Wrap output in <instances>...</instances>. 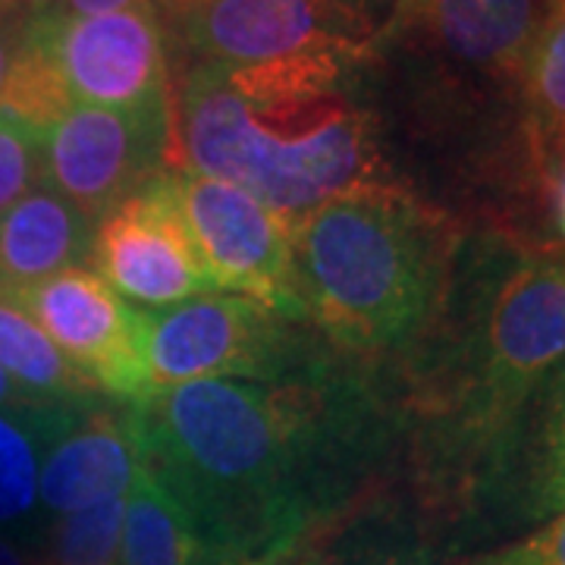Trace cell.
Returning a JSON list of instances; mask_svg holds the SVG:
<instances>
[{
	"label": "cell",
	"instance_id": "6da1fadb",
	"mask_svg": "<svg viewBox=\"0 0 565 565\" xmlns=\"http://www.w3.org/2000/svg\"><path fill=\"white\" fill-rule=\"evenodd\" d=\"M345 57L192 70L180 102L189 170L239 185L286 223L374 182V122L343 92Z\"/></svg>",
	"mask_w": 565,
	"mask_h": 565
},
{
	"label": "cell",
	"instance_id": "7a4b0ae2",
	"mask_svg": "<svg viewBox=\"0 0 565 565\" xmlns=\"http://www.w3.org/2000/svg\"><path fill=\"white\" fill-rule=\"evenodd\" d=\"M129 418L199 544L274 565L299 525L292 403L245 381H195L141 396Z\"/></svg>",
	"mask_w": 565,
	"mask_h": 565
},
{
	"label": "cell",
	"instance_id": "3957f363",
	"mask_svg": "<svg viewBox=\"0 0 565 565\" xmlns=\"http://www.w3.org/2000/svg\"><path fill=\"white\" fill-rule=\"evenodd\" d=\"M444 264L437 217L381 182L337 195L292 230L302 311L349 349L381 352L422 330Z\"/></svg>",
	"mask_w": 565,
	"mask_h": 565
},
{
	"label": "cell",
	"instance_id": "277c9868",
	"mask_svg": "<svg viewBox=\"0 0 565 565\" xmlns=\"http://www.w3.org/2000/svg\"><path fill=\"white\" fill-rule=\"evenodd\" d=\"M182 223L214 289L255 299L270 311L302 315L292 267V223L233 182L170 173Z\"/></svg>",
	"mask_w": 565,
	"mask_h": 565
},
{
	"label": "cell",
	"instance_id": "5b68a950",
	"mask_svg": "<svg viewBox=\"0 0 565 565\" xmlns=\"http://www.w3.org/2000/svg\"><path fill=\"white\" fill-rule=\"evenodd\" d=\"M167 129L163 98L141 107L73 104L41 132V180L98 221L158 177Z\"/></svg>",
	"mask_w": 565,
	"mask_h": 565
},
{
	"label": "cell",
	"instance_id": "8992f818",
	"mask_svg": "<svg viewBox=\"0 0 565 565\" xmlns=\"http://www.w3.org/2000/svg\"><path fill=\"white\" fill-rule=\"evenodd\" d=\"M148 393L195 381L258 377L277 359L280 321L245 296H199L139 311Z\"/></svg>",
	"mask_w": 565,
	"mask_h": 565
},
{
	"label": "cell",
	"instance_id": "52a82bcc",
	"mask_svg": "<svg viewBox=\"0 0 565 565\" xmlns=\"http://www.w3.org/2000/svg\"><path fill=\"white\" fill-rule=\"evenodd\" d=\"M25 29L51 57L73 104L141 107L163 98V39L148 3L102 17H63L35 7Z\"/></svg>",
	"mask_w": 565,
	"mask_h": 565
},
{
	"label": "cell",
	"instance_id": "ba28073f",
	"mask_svg": "<svg viewBox=\"0 0 565 565\" xmlns=\"http://www.w3.org/2000/svg\"><path fill=\"white\" fill-rule=\"evenodd\" d=\"M95 274L145 311L214 292L185 230L170 173H158L95 223Z\"/></svg>",
	"mask_w": 565,
	"mask_h": 565
},
{
	"label": "cell",
	"instance_id": "9c48e42d",
	"mask_svg": "<svg viewBox=\"0 0 565 565\" xmlns=\"http://www.w3.org/2000/svg\"><path fill=\"white\" fill-rule=\"evenodd\" d=\"M73 367L117 396H148L139 311L88 267H73L10 292Z\"/></svg>",
	"mask_w": 565,
	"mask_h": 565
},
{
	"label": "cell",
	"instance_id": "30bf717a",
	"mask_svg": "<svg viewBox=\"0 0 565 565\" xmlns=\"http://www.w3.org/2000/svg\"><path fill=\"white\" fill-rule=\"evenodd\" d=\"M185 35L214 66L359 51V29L333 0H185Z\"/></svg>",
	"mask_w": 565,
	"mask_h": 565
},
{
	"label": "cell",
	"instance_id": "8fae6325",
	"mask_svg": "<svg viewBox=\"0 0 565 565\" xmlns=\"http://www.w3.org/2000/svg\"><path fill=\"white\" fill-rule=\"evenodd\" d=\"M565 359V264L531 262L500 286L487 318V377L515 396Z\"/></svg>",
	"mask_w": 565,
	"mask_h": 565
},
{
	"label": "cell",
	"instance_id": "7c38bea8",
	"mask_svg": "<svg viewBox=\"0 0 565 565\" xmlns=\"http://www.w3.org/2000/svg\"><path fill=\"white\" fill-rule=\"evenodd\" d=\"M141 468L132 418L98 415L66 427L44 452L39 475L41 503L61 515L129 493Z\"/></svg>",
	"mask_w": 565,
	"mask_h": 565
},
{
	"label": "cell",
	"instance_id": "4fadbf2b",
	"mask_svg": "<svg viewBox=\"0 0 565 565\" xmlns=\"http://www.w3.org/2000/svg\"><path fill=\"white\" fill-rule=\"evenodd\" d=\"M95 217L41 185L0 214V289L47 280L92 258Z\"/></svg>",
	"mask_w": 565,
	"mask_h": 565
},
{
	"label": "cell",
	"instance_id": "5bb4252c",
	"mask_svg": "<svg viewBox=\"0 0 565 565\" xmlns=\"http://www.w3.org/2000/svg\"><path fill=\"white\" fill-rule=\"evenodd\" d=\"M449 57L519 73L541 29V0H399Z\"/></svg>",
	"mask_w": 565,
	"mask_h": 565
},
{
	"label": "cell",
	"instance_id": "9a60e30c",
	"mask_svg": "<svg viewBox=\"0 0 565 565\" xmlns=\"http://www.w3.org/2000/svg\"><path fill=\"white\" fill-rule=\"evenodd\" d=\"M195 546V527L177 493L141 459L139 475L126 493L117 565H189Z\"/></svg>",
	"mask_w": 565,
	"mask_h": 565
},
{
	"label": "cell",
	"instance_id": "2e32d148",
	"mask_svg": "<svg viewBox=\"0 0 565 565\" xmlns=\"http://www.w3.org/2000/svg\"><path fill=\"white\" fill-rule=\"evenodd\" d=\"M0 371L39 403L82 396L95 386L54 345L39 321L0 289Z\"/></svg>",
	"mask_w": 565,
	"mask_h": 565
},
{
	"label": "cell",
	"instance_id": "e0dca14e",
	"mask_svg": "<svg viewBox=\"0 0 565 565\" xmlns=\"http://www.w3.org/2000/svg\"><path fill=\"white\" fill-rule=\"evenodd\" d=\"M66 412L51 403L0 408V522L25 515L39 500L41 440L61 427Z\"/></svg>",
	"mask_w": 565,
	"mask_h": 565
},
{
	"label": "cell",
	"instance_id": "ac0fdd59",
	"mask_svg": "<svg viewBox=\"0 0 565 565\" xmlns=\"http://www.w3.org/2000/svg\"><path fill=\"white\" fill-rule=\"evenodd\" d=\"M126 493L63 515L54 534V565H117L120 563Z\"/></svg>",
	"mask_w": 565,
	"mask_h": 565
},
{
	"label": "cell",
	"instance_id": "d6986e66",
	"mask_svg": "<svg viewBox=\"0 0 565 565\" xmlns=\"http://www.w3.org/2000/svg\"><path fill=\"white\" fill-rule=\"evenodd\" d=\"M527 95L546 129L565 136V3H553L525 61Z\"/></svg>",
	"mask_w": 565,
	"mask_h": 565
},
{
	"label": "cell",
	"instance_id": "ffe728a7",
	"mask_svg": "<svg viewBox=\"0 0 565 565\" xmlns=\"http://www.w3.org/2000/svg\"><path fill=\"white\" fill-rule=\"evenodd\" d=\"M41 180V132L0 110V214Z\"/></svg>",
	"mask_w": 565,
	"mask_h": 565
},
{
	"label": "cell",
	"instance_id": "44dd1931",
	"mask_svg": "<svg viewBox=\"0 0 565 565\" xmlns=\"http://www.w3.org/2000/svg\"><path fill=\"white\" fill-rule=\"evenodd\" d=\"M487 565H565V512L519 544L505 546Z\"/></svg>",
	"mask_w": 565,
	"mask_h": 565
},
{
	"label": "cell",
	"instance_id": "7402d4cb",
	"mask_svg": "<svg viewBox=\"0 0 565 565\" xmlns=\"http://www.w3.org/2000/svg\"><path fill=\"white\" fill-rule=\"evenodd\" d=\"M546 509L565 512V408L559 415V427L553 437V459H550V475H546Z\"/></svg>",
	"mask_w": 565,
	"mask_h": 565
},
{
	"label": "cell",
	"instance_id": "603a6c76",
	"mask_svg": "<svg viewBox=\"0 0 565 565\" xmlns=\"http://www.w3.org/2000/svg\"><path fill=\"white\" fill-rule=\"evenodd\" d=\"M136 3H145V0H35V7L63 13V17H102V13H117Z\"/></svg>",
	"mask_w": 565,
	"mask_h": 565
},
{
	"label": "cell",
	"instance_id": "cb8c5ba5",
	"mask_svg": "<svg viewBox=\"0 0 565 565\" xmlns=\"http://www.w3.org/2000/svg\"><path fill=\"white\" fill-rule=\"evenodd\" d=\"M22 29H25V22L17 25V22L7 17V7H0V88H3V82H7V73H10V66H13L17 51H20Z\"/></svg>",
	"mask_w": 565,
	"mask_h": 565
},
{
	"label": "cell",
	"instance_id": "d4e9b609",
	"mask_svg": "<svg viewBox=\"0 0 565 565\" xmlns=\"http://www.w3.org/2000/svg\"><path fill=\"white\" fill-rule=\"evenodd\" d=\"M333 3L343 10L345 20L352 22L359 32H367V29L374 25V17L384 13L386 7L399 3V0H333Z\"/></svg>",
	"mask_w": 565,
	"mask_h": 565
},
{
	"label": "cell",
	"instance_id": "484cf974",
	"mask_svg": "<svg viewBox=\"0 0 565 565\" xmlns=\"http://www.w3.org/2000/svg\"><path fill=\"white\" fill-rule=\"evenodd\" d=\"M189 565H258V563H248L243 556H233V553H223V550H214V546H195V553H192V559Z\"/></svg>",
	"mask_w": 565,
	"mask_h": 565
},
{
	"label": "cell",
	"instance_id": "4316f807",
	"mask_svg": "<svg viewBox=\"0 0 565 565\" xmlns=\"http://www.w3.org/2000/svg\"><path fill=\"white\" fill-rule=\"evenodd\" d=\"M32 405H44L32 399L29 393H22L20 386L13 384L3 371H0V408H32Z\"/></svg>",
	"mask_w": 565,
	"mask_h": 565
},
{
	"label": "cell",
	"instance_id": "83f0119b",
	"mask_svg": "<svg viewBox=\"0 0 565 565\" xmlns=\"http://www.w3.org/2000/svg\"><path fill=\"white\" fill-rule=\"evenodd\" d=\"M0 565H25V563H22V556L13 550V546L7 544V541H0Z\"/></svg>",
	"mask_w": 565,
	"mask_h": 565
},
{
	"label": "cell",
	"instance_id": "f1b7e54d",
	"mask_svg": "<svg viewBox=\"0 0 565 565\" xmlns=\"http://www.w3.org/2000/svg\"><path fill=\"white\" fill-rule=\"evenodd\" d=\"M556 214H559V226L565 233V173L559 177V185H556Z\"/></svg>",
	"mask_w": 565,
	"mask_h": 565
},
{
	"label": "cell",
	"instance_id": "f546056e",
	"mask_svg": "<svg viewBox=\"0 0 565 565\" xmlns=\"http://www.w3.org/2000/svg\"><path fill=\"white\" fill-rule=\"evenodd\" d=\"M10 3H13V0H0V7H10Z\"/></svg>",
	"mask_w": 565,
	"mask_h": 565
}]
</instances>
